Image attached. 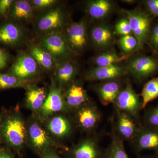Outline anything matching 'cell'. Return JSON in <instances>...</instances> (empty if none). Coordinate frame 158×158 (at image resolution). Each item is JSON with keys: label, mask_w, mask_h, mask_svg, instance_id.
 Returning a JSON list of instances; mask_svg holds the SVG:
<instances>
[{"label": "cell", "mask_w": 158, "mask_h": 158, "mask_svg": "<svg viewBox=\"0 0 158 158\" xmlns=\"http://www.w3.org/2000/svg\"><path fill=\"white\" fill-rule=\"evenodd\" d=\"M123 12L128 20L132 33L138 41L136 52L141 50L144 48V44L148 42L152 27L153 17L147 11L139 9L123 10Z\"/></svg>", "instance_id": "cell-1"}, {"label": "cell", "mask_w": 158, "mask_h": 158, "mask_svg": "<svg viewBox=\"0 0 158 158\" xmlns=\"http://www.w3.org/2000/svg\"><path fill=\"white\" fill-rule=\"evenodd\" d=\"M39 44L50 53L57 64L71 60L77 54L69 47L62 31L41 36Z\"/></svg>", "instance_id": "cell-2"}, {"label": "cell", "mask_w": 158, "mask_h": 158, "mask_svg": "<svg viewBox=\"0 0 158 158\" xmlns=\"http://www.w3.org/2000/svg\"><path fill=\"white\" fill-rule=\"evenodd\" d=\"M68 14L65 7H54L41 14L36 21V30L41 36L53 32L62 31L66 27Z\"/></svg>", "instance_id": "cell-3"}, {"label": "cell", "mask_w": 158, "mask_h": 158, "mask_svg": "<svg viewBox=\"0 0 158 158\" xmlns=\"http://www.w3.org/2000/svg\"><path fill=\"white\" fill-rule=\"evenodd\" d=\"M125 67L137 81H143L158 74V56L138 54L130 58Z\"/></svg>", "instance_id": "cell-4"}, {"label": "cell", "mask_w": 158, "mask_h": 158, "mask_svg": "<svg viewBox=\"0 0 158 158\" xmlns=\"http://www.w3.org/2000/svg\"><path fill=\"white\" fill-rule=\"evenodd\" d=\"M114 104L116 109L128 113L133 118L138 117L142 110V101L140 96L130 83L121 89Z\"/></svg>", "instance_id": "cell-5"}, {"label": "cell", "mask_w": 158, "mask_h": 158, "mask_svg": "<svg viewBox=\"0 0 158 158\" xmlns=\"http://www.w3.org/2000/svg\"><path fill=\"white\" fill-rule=\"evenodd\" d=\"M88 22L83 19L67 25L64 32L69 47L77 53L84 50L88 43Z\"/></svg>", "instance_id": "cell-6"}, {"label": "cell", "mask_w": 158, "mask_h": 158, "mask_svg": "<svg viewBox=\"0 0 158 158\" xmlns=\"http://www.w3.org/2000/svg\"><path fill=\"white\" fill-rule=\"evenodd\" d=\"M40 66L29 53L19 54L10 68V73L23 80L29 81L39 74Z\"/></svg>", "instance_id": "cell-7"}, {"label": "cell", "mask_w": 158, "mask_h": 158, "mask_svg": "<svg viewBox=\"0 0 158 158\" xmlns=\"http://www.w3.org/2000/svg\"><path fill=\"white\" fill-rule=\"evenodd\" d=\"M2 132L6 141L13 147H21L25 141V127L21 118L18 116H12L6 120Z\"/></svg>", "instance_id": "cell-8"}, {"label": "cell", "mask_w": 158, "mask_h": 158, "mask_svg": "<svg viewBox=\"0 0 158 158\" xmlns=\"http://www.w3.org/2000/svg\"><path fill=\"white\" fill-rule=\"evenodd\" d=\"M125 66L115 64L110 66L95 67L91 69L85 75V80L90 81L116 80L127 74Z\"/></svg>", "instance_id": "cell-9"}, {"label": "cell", "mask_w": 158, "mask_h": 158, "mask_svg": "<svg viewBox=\"0 0 158 158\" xmlns=\"http://www.w3.org/2000/svg\"><path fill=\"white\" fill-rule=\"evenodd\" d=\"M135 151L152 150L158 154V128L140 127L138 135L133 140Z\"/></svg>", "instance_id": "cell-10"}, {"label": "cell", "mask_w": 158, "mask_h": 158, "mask_svg": "<svg viewBox=\"0 0 158 158\" xmlns=\"http://www.w3.org/2000/svg\"><path fill=\"white\" fill-rule=\"evenodd\" d=\"M24 34L16 22L6 21L0 24V43L10 47L17 46L22 43Z\"/></svg>", "instance_id": "cell-11"}, {"label": "cell", "mask_w": 158, "mask_h": 158, "mask_svg": "<svg viewBox=\"0 0 158 158\" xmlns=\"http://www.w3.org/2000/svg\"><path fill=\"white\" fill-rule=\"evenodd\" d=\"M116 110V130L118 135L125 140L133 141L138 135L140 127L136 125L132 116L125 112Z\"/></svg>", "instance_id": "cell-12"}, {"label": "cell", "mask_w": 158, "mask_h": 158, "mask_svg": "<svg viewBox=\"0 0 158 158\" xmlns=\"http://www.w3.org/2000/svg\"><path fill=\"white\" fill-rule=\"evenodd\" d=\"M90 35L94 45L100 49L110 47L113 45L115 39L112 29L105 24L94 26L90 30Z\"/></svg>", "instance_id": "cell-13"}, {"label": "cell", "mask_w": 158, "mask_h": 158, "mask_svg": "<svg viewBox=\"0 0 158 158\" xmlns=\"http://www.w3.org/2000/svg\"><path fill=\"white\" fill-rule=\"evenodd\" d=\"M122 89L120 83L116 80L106 81L97 87L96 90L101 102L107 106L114 104Z\"/></svg>", "instance_id": "cell-14"}, {"label": "cell", "mask_w": 158, "mask_h": 158, "mask_svg": "<svg viewBox=\"0 0 158 158\" xmlns=\"http://www.w3.org/2000/svg\"><path fill=\"white\" fill-rule=\"evenodd\" d=\"M80 126L85 130H91L98 124L101 114L94 105L85 106L80 109L77 114Z\"/></svg>", "instance_id": "cell-15"}, {"label": "cell", "mask_w": 158, "mask_h": 158, "mask_svg": "<svg viewBox=\"0 0 158 158\" xmlns=\"http://www.w3.org/2000/svg\"><path fill=\"white\" fill-rule=\"evenodd\" d=\"M29 51V53L43 69L50 71L56 68L57 64L53 57L40 44H31Z\"/></svg>", "instance_id": "cell-16"}, {"label": "cell", "mask_w": 158, "mask_h": 158, "mask_svg": "<svg viewBox=\"0 0 158 158\" xmlns=\"http://www.w3.org/2000/svg\"><path fill=\"white\" fill-rule=\"evenodd\" d=\"M113 2L109 0L88 1L86 9L89 16L93 19L100 20L107 17L114 8Z\"/></svg>", "instance_id": "cell-17"}, {"label": "cell", "mask_w": 158, "mask_h": 158, "mask_svg": "<svg viewBox=\"0 0 158 158\" xmlns=\"http://www.w3.org/2000/svg\"><path fill=\"white\" fill-rule=\"evenodd\" d=\"M65 102L61 90L58 88H52L41 107V112L44 116H50L63 110Z\"/></svg>", "instance_id": "cell-18"}, {"label": "cell", "mask_w": 158, "mask_h": 158, "mask_svg": "<svg viewBox=\"0 0 158 158\" xmlns=\"http://www.w3.org/2000/svg\"><path fill=\"white\" fill-rule=\"evenodd\" d=\"M34 10L30 1L26 0L15 1L9 13L14 20L28 22L33 18Z\"/></svg>", "instance_id": "cell-19"}, {"label": "cell", "mask_w": 158, "mask_h": 158, "mask_svg": "<svg viewBox=\"0 0 158 158\" xmlns=\"http://www.w3.org/2000/svg\"><path fill=\"white\" fill-rule=\"evenodd\" d=\"M55 69V75L61 85H66L72 81L79 71L78 65L71 60L57 64Z\"/></svg>", "instance_id": "cell-20"}, {"label": "cell", "mask_w": 158, "mask_h": 158, "mask_svg": "<svg viewBox=\"0 0 158 158\" xmlns=\"http://www.w3.org/2000/svg\"><path fill=\"white\" fill-rule=\"evenodd\" d=\"M88 94L81 85L73 83L67 89L65 101L69 106L77 108L85 103L88 100Z\"/></svg>", "instance_id": "cell-21"}, {"label": "cell", "mask_w": 158, "mask_h": 158, "mask_svg": "<svg viewBox=\"0 0 158 158\" xmlns=\"http://www.w3.org/2000/svg\"><path fill=\"white\" fill-rule=\"evenodd\" d=\"M74 158H103L102 152L93 140L83 141L74 150Z\"/></svg>", "instance_id": "cell-22"}, {"label": "cell", "mask_w": 158, "mask_h": 158, "mask_svg": "<svg viewBox=\"0 0 158 158\" xmlns=\"http://www.w3.org/2000/svg\"><path fill=\"white\" fill-rule=\"evenodd\" d=\"M46 98V92L44 88L35 86H31L28 88L26 101L32 110H37L41 108Z\"/></svg>", "instance_id": "cell-23"}, {"label": "cell", "mask_w": 158, "mask_h": 158, "mask_svg": "<svg viewBox=\"0 0 158 158\" xmlns=\"http://www.w3.org/2000/svg\"><path fill=\"white\" fill-rule=\"evenodd\" d=\"M140 96L142 101V110L147 105L158 98V76L154 77L144 84Z\"/></svg>", "instance_id": "cell-24"}, {"label": "cell", "mask_w": 158, "mask_h": 158, "mask_svg": "<svg viewBox=\"0 0 158 158\" xmlns=\"http://www.w3.org/2000/svg\"><path fill=\"white\" fill-rule=\"evenodd\" d=\"M29 134L32 143L37 149H44L49 144V138L46 133L36 123L30 127Z\"/></svg>", "instance_id": "cell-25"}, {"label": "cell", "mask_w": 158, "mask_h": 158, "mask_svg": "<svg viewBox=\"0 0 158 158\" xmlns=\"http://www.w3.org/2000/svg\"><path fill=\"white\" fill-rule=\"evenodd\" d=\"M129 56L128 55L120 56L113 51H107L96 56L94 58L93 62L96 67L110 66L117 64Z\"/></svg>", "instance_id": "cell-26"}, {"label": "cell", "mask_w": 158, "mask_h": 158, "mask_svg": "<svg viewBox=\"0 0 158 158\" xmlns=\"http://www.w3.org/2000/svg\"><path fill=\"white\" fill-rule=\"evenodd\" d=\"M112 141L106 158H130L125 150L121 138L113 131L111 135Z\"/></svg>", "instance_id": "cell-27"}, {"label": "cell", "mask_w": 158, "mask_h": 158, "mask_svg": "<svg viewBox=\"0 0 158 158\" xmlns=\"http://www.w3.org/2000/svg\"><path fill=\"white\" fill-rule=\"evenodd\" d=\"M49 129L51 132L59 137L66 135L70 131V124L66 118L62 116L54 117L50 121Z\"/></svg>", "instance_id": "cell-28"}, {"label": "cell", "mask_w": 158, "mask_h": 158, "mask_svg": "<svg viewBox=\"0 0 158 158\" xmlns=\"http://www.w3.org/2000/svg\"><path fill=\"white\" fill-rule=\"evenodd\" d=\"M29 81L23 80L11 73H0V88H24L27 86Z\"/></svg>", "instance_id": "cell-29"}, {"label": "cell", "mask_w": 158, "mask_h": 158, "mask_svg": "<svg viewBox=\"0 0 158 158\" xmlns=\"http://www.w3.org/2000/svg\"><path fill=\"white\" fill-rule=\"evenodd\" d=\"M118 44L122 50L126 53H129L133 50L136 51L138 42L135 36L130 34L122 36L118 40Z\"/></svg>", "instance_id": "cell-30"}, {"label": "cell", "mask_w": 158, "mask_h": 158, "mask_svg": "<svg viewBox=\"0 0 158 158\" xmlns=\"http://www.w3.org/2000/svg\"><path fill=\"white\" fill-rule=\"evenodd\" d=\"M144 123V126L158 128V104L145 112Z\"/></svg>", "instance_id": "cell-31"}, {"label": "cell", "mask_w": 158, "mask_h": 158, "mask_svg": "<svg viewBox=\"0 0 158 158\" xmlns=\"http://www.w3.org/2000/svg\"><path fill=\"white\" fill-rule=\"evenodd\" d=\"M30 2L34 10L37 11L48 10L53 8L58 2V1L56 0H32Z\"/></svg>", "instance_id": "cell-32"}, {"label": "cell", "mask_w": 158, "mask_h": 158, "mask_svg": "<svg viewBox=\"0 0 158 158\" xmlns=\"http://www.w3.org/2000/svg\"><path fill=\"white\" fill-rule=\"evenodd\" d=\"M115 31L116 34L122 36L132 33L129 22L126 18L121 19L118 21L115 26Z\"/></svg>", "instance_id": "cell-33"}, {"label": "cell", "mask_w": 158, "mask_h": 158, "mask_svg": "<svg viewBox=\"0 0 158 158\" xmlns=\"http://www.w3.org/2000/svg\"><path fill=\"white\" fill-rule=\"evenodd\" d=\"M148 43L154 53L158 52V23L152 25Z\"/></svg>", "instance_id": "cell-34"}, {"label": "cell", "mask_w": 158, "mask_h": 158, "mask_svg": "<svg viewBox=\"0 0 158 158\" xmlns=\"http://www.w3.org/2000/svg\"><path fill=\"white\" fill-rule=\"evenodd\" d=\"M14 0H0V18L9 16Z\"/></svg>", "instance_id": "cell-35"}, {"label": "cell", "mask_w": 158, "mask_h": 158, "mask_svg": "<svg viewBox=\"0 0 158 158\" xmlns=\"http://www.w3.org/2000/svg\"><path fill=\"white\" fill-rule=\"evenodd\" d=\"M144 3L147 12L153 17L158 18V0H146Z\"/></svg>", "instance_id": "cell-36"}, {"label": "cell", "mask_w": 158, "mask_h": 158, "mask_svg": "<svg viewBox=\"0 0 158 158\" xmlns=\"http://www.w3.org/2000/svg\"><path fill=\"white\" fill-rule=\"evenodd\" d=\"M10 59L9 54L0 48V70L4 69L8 65Z\"/></svg>", "instance_id": "cell-37"}, {"label": "cell", "mask_w": 158, "mask_h": 158, "mask_svg": "<svg viewBox=\"0 0 158 158\" xmlns=\"http://www.w3.org/2000/svg\"><path fill=\"white\" fill-rule=\"evenodd\" d=\"M138 158H158V154H156V155L153 156H140Z\"/></svg>", "instance_id": "cell-38"}, {"label": "cell", "mask_w": 158, "mask_h": 158, "mask_svg": "<svg viewBox=\"0 0 158 158\" xmlns=\"http://www.w3.org/2000/svg\"><path fill=\"white\" fill-rule=\"evenodd\" d=\"M0 158H12L7 154L3 153L0 154Z\"/></svg>", "instance_id": "cell-39"}, {"label": "cell", "mask_w": 158, "mask_h": 158, "mask_svg": "<svg viewBox=\"0 0 158 158\" xmlns=\"http://www.w3.org/2000/svg\"><path fill=\"white\" fill-rule=\"evenodd\" d=\"M44 158H56L55 157L53 156H45Z\"/></svg>", "instance_id": "cell-40"}, {"label": "cell", "mask_w": 158, "mask_h": 158, "mask_svg": "<svg viewBox=\"0 0 158 158\" xmlns=\"http://www.w3.org/2000/svg\"><path fill=\"white\" fill-rule=\"evenodd\" d=\"M154 55L156 56H158V52L154 53Z\"/></svg>", "instance_id": "cell-41"}]
</instances>
